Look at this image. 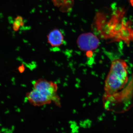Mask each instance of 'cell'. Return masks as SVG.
<instances>
[{"mask_svg":"<svg viewBox=\"0 0 133 133\" xmlns=\"http://www.w3.org/2000/svg\"><path fill=\"white\" fill-rule=\"evenodd\" d=\"M77 43L81 50L89 51L97 49L99 46V41L92 33L88 32L81 35L78 38Z\"/></svg>","mask_w":133,"mask_h":133,"instance_id":"3","label":"cell"},{"mask_svg":"<svg viewBox=\"0 0 133 133\" xmlns=\"http://www.w3.org/2000/svg\"><path fill=\"white\" fill-rule=\"evenodd\" d=\"M128 66L122 59H116L112 61L105 82L104 97L116 94L124 87L128 79Z\"/></svg>","mask_w":133,"mask_h":133,"instance_id":"1","label":"cell"},{"mask_svg":"<svg viewBox=\"0 0 133 133\" xmlns=\"http://www.w3.org/2000/svg\"><path fill=\"white\" fill-rule=\"evenodd\" d=\"M48 42L52 47H58L63 44L64 36L60 30L57 29L51 30L47 35Z\"/></svg>","mask_w":133,"mask_h":133,"instance_id":"5","label":"cell"},{"mask_svg":"<svg viewBox=\"0 0 133 133\" xmlns=\"http://www.w3.org/2000/svg\"><path fill=\"white\" fill-rule=\"evenodd\" d=\"M26 96L30 103L35 106H42L52 102L47 96L34 89L26 93Z\"/></svg>","mask_w":133,"mask_h":133,"instance_id":"4","label":"cell"},{"mask_svg":"<svg viewBox=\"0 0 133 133\" xmlns=\"http://www.w3.org/2000/svg\"><path fill=\"white\" fill-rule=\"evenodd\" d=\"M34 89L47 96L58 107H61L60 98L57 91V84L44 79H38L33 84Z\"/></svg>","mask_w":133,"mask_h":133,"instance_id":"2","label":"cell"},{"mask_svg":"<svg viewBox=\"0 0 133 133\" xmlns=\"http://www.w3.org/2000/svg\"><path fill=\"white\" fill-rule=\"evenodd\" d=\"M131 5L133 7V0H130Z\"/></svg>","mask_w":133,"mask_h":133,"instance_id":"9","label":"cell"},{"mask_svg":"<svg viewBox=\"0 0 133 133\" xmlns=\"http://www.w3.org/2000/svg\"><path fill=\"white\" fill-rule=\"evenodd\" d=\"M131 24L130 21L125 22L121 30L122 39L128 45L131 41H133V29L130 27Z\"/></svg>","mask_w":133,"mask_h":133,"instance_id":"6","label":"cell"},{"mask_svg":"<svg viewBox=\"0 0 133 133\" xmlns=\"http://www.w3.org/2000/svg\"><path fill=\"white\" fill-rule=\"evenodd\" d=\"M18 71L21 74H22V73L24 72L25 69L24 65L23 64H22L18 67Z\"/></svg>","mask_w":133,"mask_h":133,"instance_id":"8","label":"cell"},{"mask_svg":"<svg viewBox=\"0 0 133 133\" xmlns=\"http://www.w3.org/2000/svg\"><path fill=\"white\" fill-rule=\"evenodd\" d=\"M24 23L23 18L21 16H17L15 18L13 23L12 29L13 30L17 31L20 28L24 25Z\"/></svg>","mask_w":133,"mask_h":133,"instance_id":"7","label":"cell"}]
</instances>
